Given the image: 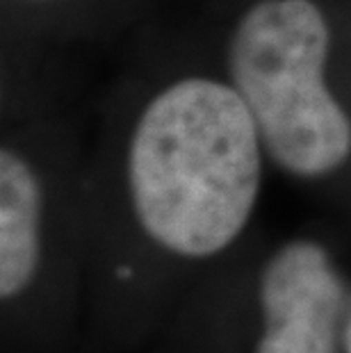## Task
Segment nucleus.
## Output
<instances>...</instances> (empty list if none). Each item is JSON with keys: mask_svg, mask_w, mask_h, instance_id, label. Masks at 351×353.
Instances as JSON below:
<instances>
[{"mask_svg": "<svg viewBox=\"0 0 351 353\" xmlns=\"http://www.w3.org/2000/svg\"><path fill=\"white\" fill-rule=\"evenodd\" d=\"M331 32L312 0H260L228 41V71L272 160L317 180L351 155V119L324 82Z\"/></svg>", "mask_w": 351, "mask_h": 353, "instance_id": "nucleus-3", "label": "nucleus"}, {"mask_svg": "<svg viewBox=\"0 0 351 353\" xmlns=\"http://www.w3.org/2000/svg\"><path fill=\"white\" fill-rule=\"evenodd\" d=\"M263 187V139L235 87L188 78L146 105L126 164L132 249L96 283L82 353H141L183 296L178 274L240 244Z\"/></svg>", "mask_w": 351, "mask_h": 353, "instance_id": "nucleus-1", "label": "nucleus"}, {"mask_svg": "<svg viewBox=\"0 0 351 353\" xmlns=\"http://www.w3.org/2000/svg\"><path fill=\"white\" fill-rule=\"evenodd\" d=\"M342 353H351V307L347 317V328H345V344H342Z\"/></svg>", "mask_w": 351, "mask_h": 353, "instance_id": "nucleus-4", "label": "nucleus"}, {"mask_svg": "<svg viewBox=\"0 0 351 353\" xmlns=\"http://www.w3.org/2000/svg\"><path fill=\"white\" fill-rule=\"evenodd\" d=\"M351 283L319 237L274 246L240 283L185 296L148 353H342Z\"/></svg>", "mask_w": 351, "mask_h": 353, "instance_id": "nucleus-2", "label": "nucleus"}]
</instances>
